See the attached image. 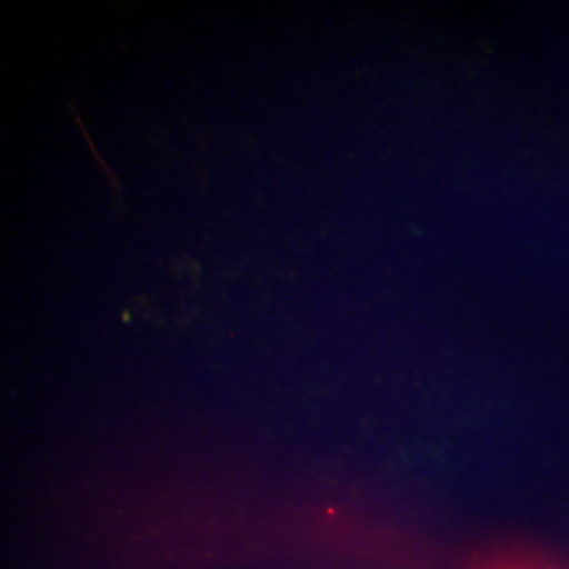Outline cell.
<instances>
[{
	"mask_svg": "<svg viewBox=\"0 0 569 569\" xmlns=\"http://www.w3.org/2000/svg\"><path fill=\"white\" fill-rule=\"evenodd\" d=\"M503 569H553L552 567H548V565H539V567H533V565H527V567H523V565H519L518 567H503Z\"/></svg>",
	"mask_w": 569,
	"mask_h": 569,
	"instance_id": "1",
	"label": "cell"
}]
</instances>
